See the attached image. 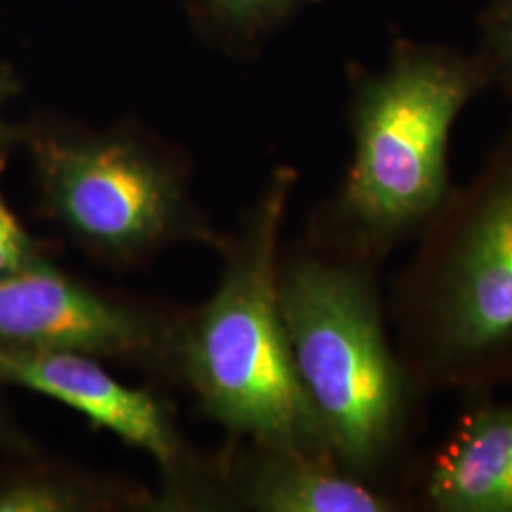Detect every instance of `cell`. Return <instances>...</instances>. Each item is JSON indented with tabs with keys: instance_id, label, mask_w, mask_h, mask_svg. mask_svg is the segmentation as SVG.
I'll return each instance as SVG.
<instances>
[{
	"instance_id": "cell-1",
	"label": "cell",
	"mask_w": 512,
	"mask_h": 512,
	"mask_svg": "<svg viewBox=\"0 0 512 512\" xmlns=\"http://www.w3.org/2000/svg\"><path fill=\"white\" fill-rule=\"evenodd\" d=\"M378 272L334 253L279 262V310L330 454L412 512L431 397L404 365Z\"/></svg>"
},
{
	"instance_id": "cell-2",
	"label": "cell",
	"mask_w": 512,
	"mask_h": 512,
	"mask_svg": "<svg viewBox=\"0 0 512 512\" xmlns=\"http://www.w3.org/2000/svg\"><path fill=\"white\" fill-rule=\"evenodd\" d=\"M387 311L404 365L431 399L512 387V122L412 243Z\"/></svg>"
},
{
	"instance_id": "cell-3",
	"label": "cell",
	"mask_w": 512,
	"mask_h": 512,
	"mask_svg": "<svg viewBox=\"0 0 512 512\" xmlns=\"http://www.w3.org/2000/svg\"><path fill=\"white\" fill-rule=\"evenodd\" d=\"M488 90L476 50L439 42L399 38L384 67L359 69L349 105L353 158L330 207L334 255L382 268L416 241L456 186L454 126Z\"/></svg>"
},
{
	"instance_id": "cell-4",
	"label": "cell",
	"mask_w": 512,
	"mask_h": 512,
	"mask_svg": "<svg viewBox=\"0 0 512 512\" xmlns=\"http://www.w3.org/2000/svg\"><path fill=\"white\" fill-rule=\"evenodd\" d=\"M291 169L275 173L251 236L186 340V366L209 410L268 448L329 452L294 368L279 310L277 241Z\"/></svg>"
},
{
	"instance_id": "cell-5",
	"label": "cell",
	"mask_w": 512,
	"mask_h": 512,
	"mask_svg": "<svg viewBox=\"0 0 512 512\" xmlns=\"http://www.w3.org/2000/svg\"><path fill=\"white\" fill-rule=\"evenodd\" d=\"M35 156L55 215L93 245L110 251L143 247L175 217L173 177L129 143L40 139Z\"/></svg>"
},
{
	"instance_id": "cell-6",
	"label": "cell",
	"mask_w": 512,
	"mask_h": 512,
	"mask_svg": "<svg viewBox=\"0 0 512 512\" xmlns=\"http://www.w3.org/2000/svg\"><path fill=\"white\" fill-rule=\"evenodd\" d=\"M148 342L141 319L86 291L42 256L0 277V346L128 355Z\"/></svg>"
},
{
	"instance_id": "cell-7",
	"label": "cell",
	"mask_w": 512,
	"mask_h": 512,
	"mask_svg": "<svg viewBox=\"0 0 512 512\" xmlns=\"http://www.w3.org/2000/svg\"><path fill=\"white\" fill-rule=\"evenodd\" d=\"M467 399L450 431L427 446L412 512H512V387Z\"/></svg>"
},
{
	"instance_id": "cell-8",
	"label": "cell",
	"mask_w": 512,
	"mask_h": 512,
	"mask_svg": "<svg viewBox=\"0 0 512 512\" xmlns=\"http://www.w3.org/2000/svg\"><path fill=\"white\" fill-rule=\"evenodd\" d=\"M0 382L67 404L162 463L175 456V439L156 401L118 384L84 353L0 346Z\"/></svg>"
},
{
	"instance_id": "cell-9",
	"label": "cell",
	"mask_w": 512,
	"mask_h": 512,
	"mask_svg": "<svg viewBox=\"0 0 512 512\" xmlns=\"http://www.w3.org/2000/svg\"><path fill=\"white\" fill-rule=\"evenodd\" d=\"M249 503L266 512H406L329 452L268 448L249 482Z\"/></svg>"
},
{
	"instance_id": "cell-10",
	"label": "cell",
	"mask_w": 512,
	"mask_h": 512,
	"mask_svg": "<svg viewBox=\"0 0 512 512\" xmlns=\"http://www.w3.org/2000/svg\"><path fill=\"white\" fill-rule=\"evenodd\" d=\"M478 29L476 54L488 69L492 88L512 101V0H492L478 18Z\"/></svg>"
},
{
	"instance_id": "cell-11",
	"label": "cell",
	"mask_w": 512,
	"mask_h": 512,
	"mask_svg": "<svg viewBox=\"0 0 512 512\" xmlns=\"http://www.w3.org/2000/svg\"><path fill=\"white\" fill-rule=\"evenodd\" d=\"M315 0H207L209 12L220 23L239 31H260L291 16Z\"/></svg>"
},
{
	"instance_id": "cell-12",
	"label": "cell",
	"mask_w": 512,
	"mask_h": 512,
	"mask_svg": "<svg viewBox=\"0 0 512 512\" xmlns=\"http://www.w3.org/2000/svg\"><path fill=\"white\" fill-rule=\"evenodd\" d=\"M76 499L54 482L29 478L0 486V512L73 511Z\"/></svg>"
},
{
	"instance_id": "cell-13",
	"label": "cell",
	"mask_w": 512,
	"mask_h": 512,
	"mask_svg": "<svg viewBox=\"0 0 512 512\" xmlns=\"http://www.w3.org/2000/svg\"><path fill=\"white\" fill-rule=\"evenodd\" d=\"M37 258L35 241L0 194V277L18 272Z\"/></svg>"
},
{
	"instance_id": "cell-14",
	"label": "cell",
	"mask_w": 512,
	"mask_h": 512,
	"mask_svg": "<svg viewBox=\"0 0 512 512\" xmlns=\"http://www.w3.org/2000/svg\"><path fill=\"white\" fill-rule=\"evenodd\" d=\"M10 80L6 78V76H0V105H2V101L6 99V95L10 93Z\"/></svg>"
}]
</instances>
